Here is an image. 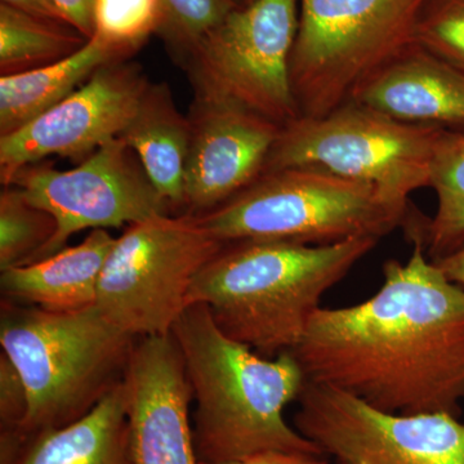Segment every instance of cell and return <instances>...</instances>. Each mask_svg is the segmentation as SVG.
<instances>
[{
  "instance_id": "1",
  "label": "cell",
  "mask_w": 464,
  "mask_h": 464,
  "mask_svg": "<svg viewBox=\"0 0 464 464\" xmlns=\"http://www.w3.org/2000/svg\"><path fill=\"white\" fill-rule=\"evenodd\" d=\"M413 252L383 265V284L353 306L323 308L292 353L306 381L396 414L459 415L464 400V286L427 257L415 222Z\"/></svg>"
},
{
  "instance_id": "2",
  "label": "cell",
  "mask_w": 464,
  "mask_h": 464,
  "mask_svg": "<svg viewBox=\"0 0 464 464\" xmlns=\"http://www.w3.org/2000/svg\"><path fill=\"white\" fill-rule=\"evenodd\" d=\"M172 335L197 402L192 431L199 463L239 462L268 451L323 456L284 418L306 383L292 351L259 355L227 337L203 304L183 311Z\"/></svg>"
},
{
  "instance_id": "3",
  "label": "cell",
  "mask_w": 464,
  "mask_h": 464,
  "mask_svg": "<svg viewBox=\"0 0 464 464\" xmlns=\"http://www.w3.org/2000/svg\"><path fill=\"white\" fill-rule=\"evenodd\" d=\"M374 237L308 246L282 240L225 244L192 283L219 329L267 359L297 347L323 295L377 246Z\"/></svg>"
},
{
  "instance_id": "4",
  "label": "cell",
  "mask_w": 464,
  "mask_h": 464,
  "mask_svg": "<svg viewBox=\"0 0 464 464\" xmlns=\"http://www.w3.org/2000/svg\"><path fill=\"white\" fill-rule=\"evenodd\" d=\"M137 338L116 328L96 306L44 310L2 298L0 344L29 396L23 440L90 413L124 381Z\"/></svg>"
},
{
  "instance_id": "5",
  "label": "cell",
  "mask_w": 464,
  "mask_h": 464,
  "mask_svg": "<svg viewBox=\"0 0 464 464\" xmlns=\"http://www.w3.org/2000/svg\"><path fill=\"white\" fill-rule=\"evenodd\" d=\"M408 204L373 186L311 167L265 172L252 185L198 216L222 243L282 240L328 246L355 237L380 240L404 226Z\"/></svg>"
},
{
  "instance_id": "6",
  "label": "cell",
  "mask_w": 464,
  "mask_h": 464,
  "mask_svg": "<svg viewBox=\"0 0 464 464\" xmlns=\"http://www.w3.org/2000/svg\"><path fill=\"white\" fill-rule=\"evenodd\" d=\"M427 0H299L290 79L301 118H323L414 44Z\"/></svg>"
},
{
  "instance_id": "7",
  "label": "cell",
  "mask_w": 464,
  "mask_h": 464,
  "mask_svg": "<svg viewBox=\"0 0 464 464\" xmlns=\"http://www.w3.org/2000/svg\"><path fill=\"white\" fill-rule=\"evenodd\" d=\"M447 130L396 121L350 101L323 118H299L283 127L264 173L317 168L408 204L411 192L430 186L436 149Z\"/></svg>"
},
{
  "instance_id": "8",
  "label": "cell",
  "mask_w": 464,
  "mask_h": 464,
  "mask_svg": "<svg viewBox=\"0 0 464 464\" xmlns=\"http://www.w3.org/2000/svg\"><path fill=\"white\" fill-rule=\"evenodd\" d=\"M224 246L198 216L160 215L128 226L103 266L96 307L134 338L170 334L195 277Z\"/></svg>"
},
{
  "instance_id": "9",
  "label": "cell",
  "mask_w": 464,
  "mask_h": 464,
  "mask_svg": "<svg viewBox=\"0 0 464 464\" xmlns=\"http://www.w3.org/2000/svg\"><path fill=\"white\" fill-rule=\"evenodd\" d=\"M295 0L237 7L181 58L195 97L285 127L301 118L290 57L297 36Z\"/></svg>"
},
{
  "instance_id": "10",
  "label": "cell",
  "mask_w": 464,
  "mask_h": 464,
  "mask_svg": "<svg viewBox=\"0 0 464 464\" xmlns=\"http://www.w3.org/2000/svg\"><path fill=\"white\" fill-rule=\"evenodd\" d=\"M295 430L335 464H464V423L447 413L396 414L306 381Z\"/></svg>"
},
{
  "instance_id": "11",
  "label": "cell",
  "mask_w": 464,
  "mask_h": 464,
  "mask_svg": "<svg viewBox=\"0 0 464 464\" xmlns=\"http://www.w3.org/2000/svg\"><path fill=\"white\" fill-rule=\"evenodd\" d=\"M5 186L20 188L56 219V234L36 261L65 248L76 232L123 227L170 210L121 136L72 169L34 163L21 168Z\"/></svg>"
},
{
  "instance_id": "12",
  "label": "cell",
  "mask_w": 464,
  "mask_h": 464,
  "mask_svg": "<svg viewBox=\"0 0 464 464\" xmlns=\"http://www.w3.org/2000/svg\"><path fill=\"white\" fill-rule=\"evenodd\" d=\"M150 82L141 67L116 60L25 127L0 136V179L50 157L85 160L118 139L136 115Z\"/></svg>"
},
{
  "instance_id": "13",
  "label": "cell",
  "mask_w": 464,
  "mask_h": 464,
  "mask_svg": "<svg viewBox=\"0 0 464 464\" xmlns=\"http://www.w3.org/2000/svg\"><path fill=\"white\" fill-rule=\"evenodd\" d=\"M130 464H199L192 392L172 333L137 338L124 377Z\"/></svg>"
},
{
  "instance_id": "14",
  "label": "cell",
  "mask_w": 464,
  "mask_h": 464,
  "mask_svg": "<svg viewBox=\"0 0 464 464\" xmlns=\"http://www.w3.org/2000/svg\"><path fill=\"white\" fill-rule=\"evenodd\" d=\"M185 179V215L201 216L264 173L282 127L224 103L195 97Z\"/></svg>"
},
{
  "instance_id": "15",
  "label": "cell",
  "mask_w": 464,
  "mask_h": 464,
  "mask_svg": "<svg viewBox=\"0 0 464 464\" xmlns=\"http://www.w3.org/2000/svg\"><path fill=\"white\" fill-rule=\"evenodd\" d=\"M353 102L411 124L464 132V72L411 44L353 94Z\"/></svg>"
},
{
  "instance_id": "16",
  "label": "cell",
  "mask_w": 464,
  "mask_h": 464,
  "mask_svg": "<svg viewBox=\"0 0 464 464\" xmlns=\"http://www.w3.org/2000/svg\"><path fill=\"white\" fill-rule=\"evenodd\" d=\"M115 241L108 230H92L78 246L2 271V298L58 313L96 306L101 274Z\"/></svg>"
},
{
  "instance_id": "17",
  "label": "cell",
  "mask_w": 464,
  "mask_h": 464,
  "mask_svg": "<svg viewBox=\"0 0 464 464\" xmlns=\"http://www.w3.org/2000/svg\"><path fill=\"white\" fill-rule=\"evenodd\" d=\"M121 137L170 209H182L191 127L167 84L148 85Z\"/></svg>"
},
{
  "instance_id": "18",
  "label": "cell",
  "mask_w": 464,
  "mask_h": 464,
  "mask_svg": "<svg viewBox=\"0 0 464 464\" xmlns=\"http://www.w3.org/2000/svg\"><path fill=\"white\" fill-rule=\"evenodd\" d=\"M14 464H130L124 381L76 422L26 439Z\"/></svg>"
},
{
  "instance_id": "19",
  "label": "cell",
  "mask_w": 464,
  "mask_h": 464,
  "mask_svg": "<svg viewBox=\"0 0 464 464\" xmlns=\"http://www.w3.org/2000/svg\"><path fill=\"white\" fill-rule=\"evenodd\" d=\"M130 54L92 36L72 56L20 74L0 76V136L25 127L82 87L100 67Z\"/></svg>"
},
{
  "instance_id": "20",
  "label": "cell",
  "mask_w": 464,
  "mask_h": 464,
  "mask_svg": "<svg viewBox=\"0 0 464 464\" xmlns=\"http://www.w3.org/2000/svg\"><path fill=\"white\" fill-rule=\"evenodd\" d=\"M90 41L75 27L0 3V72L20 74L72 56Z\"/></svg>"
},
{
  "instance_id": "21",
  "label": "cell",
  "mask_w": 464,
  "mask_h": 464,
  "mask_svg": "<svg viewBox=\"0 0 464 464\" xmlns=\"http://www.w3.org/2000/svg\"><path fill=\"white\" fill-rule=\"evenodd\" d=\"M430 188L438 208L423 235L427 257L435 262L464 246V132L447 130L440 140Z\"/></svg>"
},
{
  "instance_id": "22",
  "label": "cell",
  "mask_w": 464,
  "mask_h": 464,
  "mask_svg": "<svg viewBox=\"0 0 464 464\" xmlns=\"http://www.w3.org/2000/svg\"><path fill=\"white\" fill-rule=\"evenodd\" d=\"M56 219L34 206L20 188L0 194V271L33 264L53 239Z\"/></svg>"
},
{
  "instance_id": "23",
  "label": "cell",
  "mask_w": 464,
  "mask_h": 464,
  "mask_svg": "<svg viewBox=\"0 0 464 464\" xmlns=\"http://www.w3.org/2000/svg\"><path fill=\"white\" fill-rule=\"evenodd\" d=\"M94 34L132 54L163 23L160 0H94Z\"/></svg>"
},
{
  "instance_id": "24",
  "label": "cell",
  "mask_w": 464,
  "mask_h": 464,
  "mask_svg": "<svg viewBox=\"0 0 464 464\" xmlns=\"http://www.w3.org/2000/svg\"><path fill=\"white\" fill-rule=\"evenodd\" d=\"M160 5L159 33L181 58L239 7L235 0H160Z\"/></svg>"
},
{
  "instance_id": "25",
  "label": "cell",
  "mask_w": 464,
  "mask_h": 464,
  "mask_svg": "<svg viewBox=\"0 0 464 464\" xmlns=\"http://www.w3.org/2000/svg\"><path fill=\"white\" fill-rule=\"evenodd\" d=\"M414 43L464 72V0H427Z\"/></svg>"
},
{
  "instance_id": "26",
  "label": "cell",
  "mask_w": 464,
  "mask_h": 464,
  "mask_svg": "<svg viewBox=\"0 0 464 464\" xmlns=\"http://www.w3.org/2000/svg\"><path fill=\"white\" fill-rule=\"evenodd\" d=\"M29 413V396L20 372L5 353L0 355V432L20 431Z\"/></svg>"
},
{
  "instance_id": "27",
  "label": "cell",
  "mask_w": 464,
  "mask_h": 464,
  "mask_svg": "<svg viewBox=\"0 0 464 464\" xmlns=\"http://www.w3.org/2000/svg\"><path fill=\"white\" fill-rule=\"evenodd\" d=\"M61 16L69 25L75 27L91 39L94 34V0H52Z\"/></svg>"
},
{
  "instance_id": "28",
  "label": "cell",
  "mask_w": 464,
  "mask_h": 464,
  "mask_svg": "<svg viewBox=\"0 0 464 464\" xmlns=\"http://www.w3.org/2000/svg\"><path fill=\"white\" fill-rule=\"evenodd\" d=\"M324 456L304 453H285V451H268L258 456L246 458L239 462L225 464H328ZM207 464V463H199Z\"/></svg>"
},
{
  "instance_id": "29",
  "label": "cell",
  "mask_w": 464,
  "mask_h": 464,
  "mask_svg": "<svg viewBox=\"0 0 464 464\" xmlns=\"http://www.w3.org/2000/svg\"><path fill=\"white\" fill-rule=\"evenodd\" d=\"M2 5L20 9L26 14H34V16L66 23L52 0H2Z\"/></svg>"
},
{
  "instance_id": "30",
  "label": "cell",
  "mask_w": 464,
  "mask_h": 464,
  "mask_svg": "<svg viewBox=\"0 0 464 464\" xmlns=\"http://www.w3.org/2000/svg\"><path fill=\"white\" fill-rule=\"evenodd\" d=\"M433 264L439 266L449 280L464 286V246Z\"/></svg>"
},
{
  "instance_id": "31",
  "label": "cell",
  "mask_w": 464,
  "mask_h": 464,
  "mask_svg": "<svg viewBox=\"0 0 464 464\" xmlns=\"http://www.w3.org/2000/svg\"><path fill=\"white\" fill-rule=\"evenodd\" d=\"M255 2V0H246V5H250V3Z\"/></svg>"
}]
</instances>
